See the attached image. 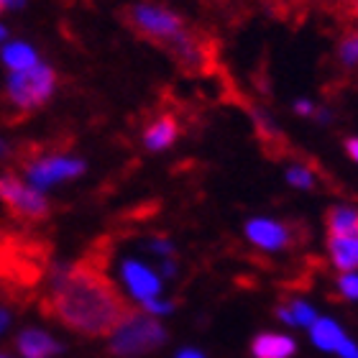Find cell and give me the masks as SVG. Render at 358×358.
Returning a JSON list of instances; mask_svg holds the SVG:
<instances>
[{
    "label": "cell",
    "instance_id": "obj_1",
    "mask_svg": "<svg viewBox=\"0 0 358 358\" xmlns=\"http://www.w3.org/2000/svg\"><path fill=\"white\" fill-rule=\"evenodd\" d=\"M44 313L72 333L105 338L113 336L134 310L103 271V264L80 262L54 276Z\"/></svg>",
    "mask_w": 358,
    "mask_h": 358
},
{
    "label": "cell",
    "instance_id": "obj_2",
    "mask_svg": "<svg viewBox=\"0 0 358 358\" xmlns=\"http://www.w3.org/2000/svg\"><path fill=\"white\" fill-rule=\"evenodd\" d=\"M166 341L164 328L159 325L151 315L131 313L126 320L120 322L118 330L110 336V353L120 358H136L143 353H151L154 348Z\"/></svg>",
    "mask_w": 358,
    "mask_h": 358
},
{
    "label": "cell",
    "instance_id": "obj_3",
    "mask_svg": "<svg viewBox=\"0 0 358 358\" xmlns=\"http://www.w3.org/2000/svg\"><path fill=\"white\" fill-rule=\"evenodd\" d=\"M126 23L138 34V36L157 41L164 49L177 44L179 38L185 36V21L177 13L166 10L162 6H149V3H138V6L126 8Z\"/></svg>",
    "mask_w": 358,
    "mask_h": 358
},
{
    "label": "cell",
    "instance_id": "obj_4",
    "mask_svg": "<svg viewBox=\"0 0 358 358\" xmlns=\"http://www.w3.org/2000/svg\"><path fill=\"white\" fill-rule=\"evenodd\" d=\"M54 90H57V72L38 62L36 67L23 69V72H10L6 83L8 100L18 108V110H36L41 105L52 100Z\"/></svg>",
    "mask_w": 358,
    "mask_h": 358
},
{
    "label": "cell",
    "instance_id": "obj_5",
    "mask_svg": "<svg viewBox=\"0 0 358 358\" xmlns=\"http://www.w3.org/2000/svg\"><path fill=\"white\" fill-rule=\"evenodd\" d=\"M0 202L15 220H23V223H41L52 213L46 194L31 187L15 172L0 174Z\"/></svg>",
    "mask_w": 358,
    "mask_h": 358
},
{
    "label": "cell",
    "instance_id": "obj_6",
    "mask_svg": "<svg viewBox=\"0 0 358 358\" xmlns=\"http://www.w3.org/2000/svg\"><path fill=\"white\" fill-rule=\"evenodd\" d=\"M23 172H26V182L31 187H36V189L44 192L46 187L80 177L85 172V162L83 159L67 157V154H46V157L31 159Z\"/></svg>",
    "mask_w": 358,
    "mask_h": 358
},
{
    "label": "cell",
    "instance_id": "obj_7",
    "mask_svg": "<svg viewBox=\"0 0 358 358\" xmlns=\"http://www.w3.org/2000/svg\"><path fill=\"white\" fill-rule=\"evenodd\" d=\"M120 271H123V282H126V287L136 299H141V302L157 299L162 284H159V276L149 266H143L138 262H126Z\"/></svg>",
    "mask_w": 358,
    "mask_h": 358
},
{
    "label": "cell",
    "instance_id": "obj_8",
    "mask_svg": "<svg viewBox=\"0 0 358 358\" xmlns=\"http://www.w3.org/2000/svg\"><path fill=\"white\" fill-rule=\"evenodd\" d=\"M246 236L251 243H256L259 248L266 251H276L289 243V233L284 225H279L276 220H266V217H256L246 225Z\"/></svg>",
    "mask_w": 358,
    "mask_h": 358
},
{
    "label": "cell",
    "instance_id": "obj_9",
    "mask_svg": "<svg viewBox=\"0 0 358 358\" xmlns=\"http://www.w3.org/2000/svg\"><path fill=\"white\" fill-rule=\"evenodd\" d=\"M15 351L23 358H52L62 351V345L44 330L29 328L15 338Z\"/></svg>",
    "mask_w": 358,
    "mask_h": 358
},
{
    "label": "cell",
    "instance_id": "obj_10",
    "mask_svg": "<svg viewBox=\"0 0 358 358\" xmlns=\"http://www.w3.org/2000/svg\"><path fill=\"white\" fill-rule=\"evenodd\" d=\"M0 59L8 67V72H23V69H31L38 64V54L36 49L26 41H8L3 44V52H0Z\"/></svg>",
    "mask_w": 358,
    "mask_h": 358
},
{
    "label": "cell",
    "instance_id": "obj_11",
    "mask_svg": "<svg viewBox=\"0 0 358 358\" xmlns=\"http://www.w3.org/2000/svg\"><path fill=\"white\" fill-rule=\"evenodd\" d=\"M251 351L256 358H289L294 353V341L276 333H264L254 341Z\"/></svg>",
    "mask_w": 358,
    "mask_h": 358
},
{
    "label": "cell",
    "instance_id": "obj_12",
    "mask_svg": "<svg viewBox=\"0 0 358 358\" xmlns=\"http://www.w3.org/2000/svg\"><path fill=\"white\" fill-rule=\"evenodd\" d=\"M325 220H328L330 236H336V238H351V236H358V210L338 205V208L328 210Z\"/></svg>",
    "mask_w": 358,
    "mask_h": 358
},
{
    "label": "cell",
    "instance_id": "obj_13",
    "mask_svg": "<svg viewBox=\"0 0 358 358\" xmlns=\"http://www.w3.org/2000/svg\"><path fill=\"white\" fill-rule=\"evenodd\" d=\"M177 120L164 115V118L154 120L149 128H146V134H143V143H146V149L151 151H162L166 146H172L174 138H177Z\"/></svg>",
    "mask_w": 358,
    "mask_h": 358
},
{
    "label": "cell",
    "instance_id": "obj_14",
    "mask_svg": "<svg viewBox=\"0 0 358 358\" xmlns=\"http://www.w3.org/2000/svg\"><path fill=\"white\" fill-rule=\"evenodd\" d=\"M310 333H313L315 345H320L322 351H338L341 343L345 341L343 330L338 328L333 320H328V317H317V320L310 325Z\"/></svg>",
    "mask_w": 358,
    "mask_h": 358
},
{
    "label": "cell",
    "instance_id": "obj_15",
    "mask_svg": "<svg viewBox=\"0 0 358 358\" xmlns=\"http://www.w3.org/2000/svg\"><path fill=\"white\" fill-rule=\"evenodd\" d=\"M330 256L336 262L338 268L343 271H353L358 266V238L351 236V238H336L330 236Z\"/></svg>",
    "mask_w": 358,
    "mask_h": 358
},
{
    "label": "cell",
    "instance_id": "obj_16",
    "mask_svg": "<svg viewBox=\"0 0 358 358\" xmlns=\"http://www.w3.org/2000/svg\"><path fill=\"white\" fill-rule=\"evenodd\" d=\"M341 62H343L345 67H353L358 64V34H351V36L343 38V44H341Z\"/></svg>",
    "mask_w": 358,
    "mask_h": 358
},
{
    "label": "cell",
    "instance_id": "obj_17",
    "mask_svg": "<svg viewBox=\"0 0 358 358\" xmlns=\"http://www.w3.org/2000/svg\"><path fill=\"white\" fill-rule=\"evenodd\" d=\"M289 313H292V317H294V325H313V322L317 320L315 310L310 305H305V302H292Z\"/></svg>",
    "mask_w": 358,
    "mask_h": 358
},
{
    "label": "cell",
    "instance_id": "obj_18",
    "mask_svg": "<svg viewBox=\"0 0 358 358\" xmlns=\"http://www.w3.org/2000/svg\"><path fill=\"white\" fill-rule=\"evenodd\" d=\"M287 179H289L294 187H313L315 185L313 174H310V169H305V166H292V169H287Z\"/></svg>",
    "mask_w": 358,
    "mask_h": 358
},
{
    "label": "cell",
    "instance_id": "obj_19",
    "mask_svg": "<svg viewBox=\"0 0 358 358\" xmlns=\"http://www.w3.org/2000/svg\"><path fill=\"white\" fill-rule=\"evenodd\" d=\"M338 284H341V292H343L345 297L358 299V276L356 274H343Z\"/></svg>",
    "mask_w": 358,
    "mask_h": 358
},
{
    "label": "cell",
    "instance_id": "obj_20",
    "mask_svg": "<svg viewBox=\"0 0 358 358\" xmlns=\"http://www.w3.org/2000/svg\"><path fill=\"white\" fill-rule=\"evenodd\" d=\"M143 310H146V313H169V310H172V305L159 302V299H149V302H143Z\"/></svg>",
    "mask_w": 358,
    "mask_h": 358
},
{
    "label": "cell",
    "instance_id": "obj_21",
    "mask_svg": "<svg viewBox=\"0 0 358 358\" xmlns=\"http://www.w3.org/2000/svg\"><path fill=\"white\" fill-rule=\"evenodd\" d=\"M26 0H0V13L3 10H15V8H21Z\"/></svg>",
    "mask_w": 358,
    "mask_h": 358
},
{
    "label": "cell",
    "instance_id": "obj_22",
    "mask_svg": "<svg viewBox=\"0 0 358 358\" xmlns=\"http://www.w3.org/2000/svg\"><path fill=\"white\" fill-rule=\"evenodd\" d=\"M345 151L351 154L353 162H358V138H351V141L345 143Z\"/></svg>",
    "mask_w": 358,
    "mask_h": 358
},
{
    "label": "cell",
    "instance_id": "obj_23",
    "mask_svg": "<svg viewBox=\"0 0 358 358\" xmlns=\"http://www.w3.org/2000/svg\"><path fill=\"white\" fill-rule=\"evenodd\" d=\"M8 157H10V146H8L6 138H0V162H3V159H8Z\"/></svg>",
    "mask_w": 358,
    "mask_h": 358
},
{
    "label": "cell",
    "instance_id": "obj_24",
    "mask_svg": "<svg viewBox=\"0 0 358 358\" xmlns=\"http://www.w3.org/2000/svg\"><path fill=\"white\" fill-rule=\"evenodd\" d=\"M294 110H297V113H305V115H310V113H313V105H310V103H297V105H294Z\"/></svg>",
    "mask_w": 358,
    "mask_h": 358
},
{
    "label": "cell",
    "instance_id": "obj_25",
    "mask_svg": "<svg viewBox=\"0 0 358 358\" xmlns=\"http://www.w3.org/2000/svg\"><path fill=\"white\" fill-rule=\"evenodd\" d=\"M177 358H202V353H197V351H182Z\"/></svg>",
    "mask_w": 358,
    "mask_h": 358
},
{
    "label": "cell",
    "instance_id": "obj_26",
    "mask_svg": "<svg viewBox=\"0 0 358 358\" xmlns=\"http://www.w3.org/2000/svg\"><path fill=\"white\" fill-rule=\"evenodd\" d=\"M6 38H8V29L0 23V44H6Z\"/></svg>",
    "mask_w": 358,
    "mask_h": 358
},
{
    "label": "cell",
    "instance_id": "obj_27",
    "mask_svg": "<svg viewBox=\"0 0 358 358\" xmlns=\"http://www.w3.org/2000/svg\"><path fill=\"white\" fill-rule=\"evenodd\" d=\"M351 13H353V15H356V18H358V0H356V3H353V6H351Z\"/></svg>",
    "mask_w": 358,
    "mask_h": 358
},
{
    "label": "cell",
    "instance_id": "obj_28",
    "mask_svg": "<svg viewBox=\"0 0 358 358\" xmlns=\"http://www.w3.org/2000/svg\"><path fill=\"white\" fill-rule=\"evenodd\" d=\"M0 358H10V356H6V353H0Z\"/></svg>",
    "mask_w": 358,
    "mask_h": 358
},
{
    "label": "cell",
    "instance_id": "obj_29",
    "mask_svg": "<svg viewBox=\"0 0 358 358\" xmlns=\"http://www.w3.org/2000/svg\"><path fill=\"white\" fill-rule=\"evenodd\" d=\"M353 3H356V0H353Z\"/></svg>",
    "mask_w": 358,
    "mask_h": 358
}]
</instances>
